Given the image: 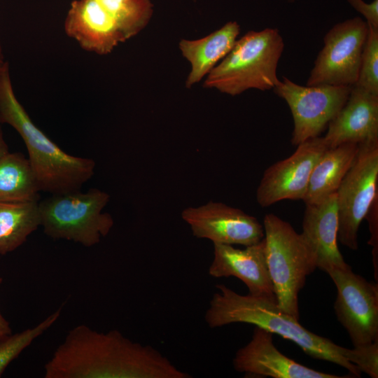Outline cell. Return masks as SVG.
Instances as JSON below:
<instances>
[{
	"label": "cell",
	"instance_id": "6da1fadb",
	"mask_svg": "<svg viewBox=\"0 0 378 378\" xmlns=\"http://www.w3.org/2000/svg\"><path fill=\"white\" fill-rule=\"evenodd\" d=\"M45 378H190L151 346L119 330H70L44 366Z\"/></svg>",
	"mask_w": 378,
	"mask_h": 378
},
{
	"label": "cell",
	"instance_id": "7a4b0ae2",
	"mask_svg": "<svg viewBox=\"0 0 378 378\" xmlns=\"http://www.w3.org/2000/svg\"><path fill=\"white\" fill-rule=\"evenodd\" d=\"M216 287L218 291L213 295L204 316L210 328L237 323L255 325L295 343L313 358L333 363L354 377H360L358 368L345 358V347L304 328L298 319L282 312L276 300L240 295L224 284Z\"/></svg>",
	"mask_w": 378,
	"mask_h": 378
},
{
	"label": "cell",
	"instance_id": "3957f363",
	"mask_svg": "<svg viewBox=\"0 0 378 378\" xmlns=\"http://www.w3.org/2000/svg\"><path fill=\"white\" fill-rule=\"evenodd\" d=\"M0 123L10 125L22 137L40 191L79 190L94 175L93 160L66 153L34 123L15 94L7 61L0 66Z\"/></svg>",
	"mask_w": 378,
	"mask_h": 378
},
{
	"label": "cell",
	"instance_id": "277c9868",
	"mask_svg": "<svg viewBox=\"0 0 378 378\" xmlns=\"http://www.w3.org/2000/svg\"><path fill=\"white\" fill-rule=\"evenodd\" d=\"M284 48L277 29L249 31L209 73L204 86L232 96L248 89L271 90L280 82L276 69Z\"/></svg>",
	"mask_w": 378,
	"mask_h": 378
},
{
	"label": "cell",
	"instance_id": "5b68a950",
	"mask_svg": "<svg viewBox=\"0 0 378 378\" xmlns=\"http://www.w3.org/2000/svg\"><path fill=\"white\" fill-rule=\"evenodd\" d=\"M265 257L276 303L299 319L298 295L316 268L314 254L300 233L273 214L263 220Z\"/></svg>",
	"mask_w": 378,
	"mask_h": 378
},
{
	"label": "cell",
	"instance_id": "8992f818",
	"mask_svg": "<svg viewBox=\"0 0 378 378\" xmlns=\"http://www.w3.org/2000/svg\"><path fill=\"white\" fill-rule=\"evenodd\" d=\"M110 195L97 188L51 194L38 202L41 226L55 239H65L85 247L98 244L111 231L112 216L102 212Z\"/></svg>",
	"mask_w": 378,
	"mask_h": 378
},
{
	"label": "cell",
	"instance_id": "52a82bcc",
	"mask_svg": "<svg viewBox=\"0 0 378 378\" xmlns=\"http://www.w3.org/2000/svg\"><path fill=\"white\" fill-rule=\"evenodd\" d=\"M355 159L337 192L338 241L357 250L358 230L378 199V139L358 144Z\"/></svg>",
	"mask_w": 378,
	"mask_h": 378
},
{
	"label": "cell",
	"instance_id": "ba28073f",
	"mask_svg": "<svg viewBox=\"0 0 378 378\" xmlns=\"http://www.w3.org/2000/svg\"><path fill=\"white\" fill-rule=\"evenodd\" d=\"M352 86H302L283 76V80L273 89L277 96L286 102L292 113V145L297 146L310 138L318 136L344 105Z\"/></svg>",
	"mask_w": 378,
	"mask_h": 378
},
{
	"label": "cell",
	"instance_id": "9c48e42d",
	"mask_svg": "<svg viewBox=\"0 0 378 378\" xmlns=\"http://www.w3.org/2000/svg\"><path fill=\"white\" fill-rule=\"evenodd\" d=\"M368 25L360 17L334 25L325 35L307 86L354 85L360 71L363 46Z\"/></svg>",
	"mask_w": 378,
	"mask_h": 378
},
{
	"label": "cell",
	"instance_id": "30bf717a",
	"mask_svg": "<svg viewBox=\"0 0 378 378\" xmlns=\"http://www.w3.org/2000/svg\"><path fill=\"white\" fill-rule=\"evenodd\" d=\"M326 273L337 288L336 316L354 346L378 340V284L355 274L351 268Z\"/></svg>",
	"mask_w": 378,
	"mask_h": 378
},
{
	"label": "cell",
	"instance_id": "8fae6325",
	"mask_svg": "<svg viewBox=\"0 0 378 378\" xmlns=\"http://www.w3.org/2000/svg\"><path fill=\"white\" fill-rule=\"evenodd\" d=\"M327 148L323 137H312L298 145L289 157L267 168L256 190L260 206L267 207L284 200H303L312 172Z\"/></svg>",
	"mask_w": 378,
	"mask_h": 378
},
{
	"label": "cell",
	"instance_id": "7c38bea8",
	"mask_svg": "<svg viewBox=\"0 0 378 378\" xmlns=\"http://www.w3.org/2000/svg\"><path fill=\"white\" fill-rule=\"evenodd\" d=\"M181 217L194 236L214 244L247 246L258 243L265 236L263 225L255 217L221 202L210 201L186 208Z\"/></svg>",
	"mask_w": 378,
	"mask_h": 378
},
{
	"label": "cell",
	"instance_id": "4fadbf2b",
	"mask_svg": "<svg viewBox=\"0 0 378 378\" xmlns=\"http://www.w3.org/2000/svg\"><path fill=\"white\" fill-rule=\"evenodd\" d=\"M272 335L255 326L250 342L235 354L233 358L234 370L250 377H343L309 368L282 354L274 345Z\"/></svg>",
	"mask_w": 378,
	"mask_h": 378
},
{
	"label": "cell",
	"instance_id": "5bb4252c",
	"mask_svg": "<svg viewBox=\"0 0 378 378\" xmlns=\"http://www.w3.org/2000/svg\"><path fill=\"white\" fill-rule=\"evenodd\" d=\"M214 247L209 275L237 277L245 284L250 295L276 300L266 262L264 238L244 249L222 244H214Z\"/></svg>",
	"mask_w": 378,
	"mask_h": 378
},
{
	"label": "cell",
	"instance_id": "9a60e30c",
	"mask_svg": "<svg viewBox=\"0 0 378 378\" xmlns=\"http://www.w3.org/2000/svg\"><path fill=\"white\" fill-rule=\"evenodd\" d=\"M64 29L81 48L97 55L108 54L127 41L117 24L96 0H74L67 11Z\"/></svg>",
	"mask_w": 378,
	"mask_h": 378
},
{
	"label": "cell",
	"instance_id": "2e32d148",
	"mask_svg": "<svg viewBox=\"0 0 378 378\" xmlns=\"http://www.w3.org/2000/svg\"><path fill=\"white\" fill-rule=\"evenodd\" d=\"M327 127L323 139L328 148L378 139V94L353 85L346 103Z\"/></svg>",
	"mask_w": 378,
	"mask_h": 378
},
{
	"label": "cell",
	"instance_id": "e0dca14e",
	"mask_svg": "<svg viewBox=\"0 0 378 378\" xmlns=\"http://www.w3.org/2000/svg\"><path fill=\"white\" fill-rule=\"evenodd\" d=\"M338 223L336 193L306 204L301 234L314 254L317 268L326 272L351 268L338 248Z\"/></svg>",
	"mask_w": 378,
	"mask_h": 378
},
{
	"label": "cell",
	"instance_id": "ac0fdd59",
	"mask_svg": "<svg viewBox=\"0 0 378 378\" xmlns=\"http://www.w3.org/2000/svg\"><path fill=\"white\" fill-rule=\"evenodd\" d=\"M239 31V24L230 21L204 38L180 41L182 55L192 66L186 80L187 88L200 81L228 54Z\"/></svg>",
	"mask_w": 378,
	"mask_h": 378
},
{
	"label": "cell",
	"instance_id": "d6986e66",
	"mask_svg": "<svg viewBox=\"0 0 378 378\" xmlns=\"http://www.w3.org/2000/svg\"><path fill=\"white\" fill-rule=\"evenodd\" d=\"M359 144L349 142L327 148L315 164L303 202L316 204L336 193L350 169Z\"/></svg>",
	"mask_w": 378,
	"mask_h": 378
},
{
	"label": "cell",
	"instance_id": "ffe728a7",
	"mask_svg": "<svg viewBox=\"0 0 378 378\" xmlns=\"http://www.w3.org/2000/svg\"><path fill=\"white\" fill-rule=\"evenodd\" d=\"M38 202H0L1 255L20 247L41 226Z\"/></svg>",
	"mask_w": 378,
	"mask_h": 378
},
{
	"label": "cell",
	"instance_id": "44dd1931",
	"mask_svg": "<svg viewBox=\"0 0 378 378\" xmlns=\"http://www.w3.org/2000/svg\"><path fill=\"white\" fill-rule=\"evenodd\" d=\"M39 191L28 158L10 152L0 157V202L39 201Z\"/></svg>",
	"mask_w": 378,
	"mask_h": 378
},
{
	"label": "cell",
	"instance_id": "7402d4cb",
	"mask_svg": "<svg viewBox=\"0 0 378 378\" xmlns=\"http://www.w3.org/2000/svg\"><path fill=\"white\" fill-rule=\"evenodd\" d=\"M114 20L126 40L148 24L153 14L150 0H96Z\"/></svg>",
	"mask_w": 378,
	"mask_h": 378
},
{
	"label": "cell",
	"instance_id": "603a6c76",
	"mask_svg": "<svg viewBox=\"0 0 378 378\" xmlns=\"http://www.w3.org/2000/svg\"><path fill=\"white\" fill-rule=\"evenodd\" d=\"M61 312L57 309L33 328L10 335L0 341V377L7 366L36 338L48 330L59 318Z\"/></svg>",
	"mask_w": 378,
	"mask_h": 378
},
{
	"label": "cell",
	"instance_id": "cb8c5ba5",
	"mask_svg": "<svg viewBox=\"0 0 378 378\" xmlns=\"http://www.w3.org/2000/svg\"><path fill=\"white\" fill-rule=\"evenodd\" d=\"M363 46L360 67L355 85L372 94H378V28L369 24Z\"/></svg>",
	"mask_w": 378,
	"mask_h": 378
},
{
	"label": "cell",
	"instance_id": "d4e9b609",
	"mask_svg": "<svg viewBox=\"0 0 378 378\" xmlns=\"http://www.w3.org/2000/svg\"><path fill=\"white\" fill-rule=\"evenodd\" d=\"M345 358L362 372L372 378L378 377V340L372 343L346 348Z\"/></svg>",
	"mask_w": 378,
	"mask_h": 378
},
{
	"label": "cell",
	"instance_id": "484cf974",
	"mask_svg": "<svg viewBox=\"0 0 378 378\" xmlns=\"http://www.w3.org/2000/svg\"><path fill=\"white\" fill-rule=\"evenodd\" d=\"M368 221L370 238L368 244L372 247V263L374 267V276L378 280V199L372 204L365 216Z\"/></svg>",
	"mask_w": 378,
	"mask_h": 378
},
{
	"label": "cell",
	"instance_id": "4316f807",
	"mask_svg": "<svg viewBox=\"0 0 378 378\" xmlns=\"http://www.w3.org/2000/svg\"><path fill=\"white\" fill-rule=\"evenodd\" d=\"M349 4L362 14L368 24L378 28V0L368 4L363 0H347Z\"/></svg>",
	"mask_w": 378,
	"mask_h": 378
},
{
	"label": "cell",
	"instance_id": "83f0119b",
	"mask_svg": "<svg viewBox=\"0 0 378 378\" xmlns=\"http://www.w3.org/2000/svg\"><path fill=\"white\" fill-rule=\"evenodd\" d=\"M3 279L0 277V284L2 283ZM12 334L10 323L6 318L1 315L0 312V341L5 339L8 336Z\"/></svg>",
	"mask_w": 378,
	"mask_h": 378
},
{
	"label": "cell",
	"instance_id": "f1b7e54d",
	"mask_svg": "<svg viewBox=\"0 0 378 378\" xmlns=\"http://www.w3.org/2000/svg\"><path fill=\"white\" fill-rule=\"evenodd\" d=\"M9 153L8 146L4 139L3 130L0 123V157Z\"/></svg>",
	"mask_w": 378,
	"mask_h": 378
},
{
	"label": "cell",
	"instance_id": "f546056e",
	"mask_svg": "<svg viewBox=\"0 0 378 378\" xmlns=\"http://www.w3.org/2000/svg\"><path fill=\"white\" fill-rule=\"evenodd\" d=\"M5 62L6 60H5L4 52H3V48L1 46V41H0V66L3 65Z\"/></svg>",
	"mask_w": 378,
	"mask_h": 378
},
{
	"label": "cell",
	"instance_id": "4dcf8cb0",
	"mask_svg": "<svg viewBox=\"0 0 378 378\" xmlns=\"http://www.w3.org/2000/svg\"><path fill=\"white\" fill-rule=\"evenodd\" d=\"M290 3H293L295 0H288Z\"/></svg>",
	"mask_w": 378,
	"mask_h": 378
}]
</instances>
